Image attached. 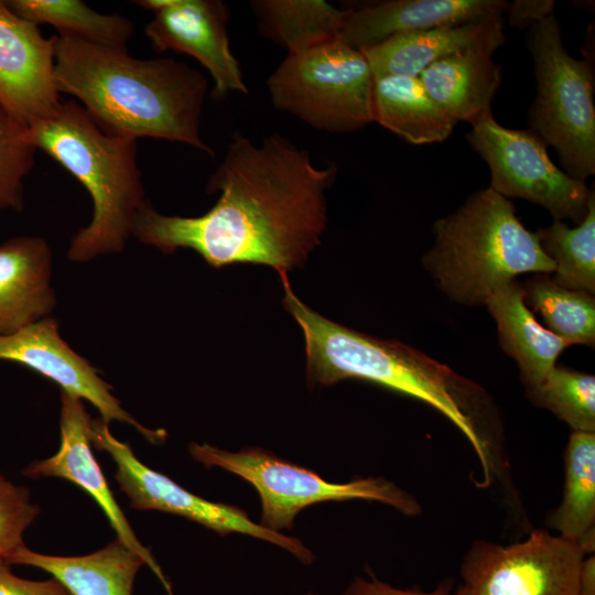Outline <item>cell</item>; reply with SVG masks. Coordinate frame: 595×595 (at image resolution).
<instances>
[{
    "label": "cell",
    "instance_id": "cell-1",
    "mask_svg": "<svg viewBox=\"0 0 595 595\" xmlns=\"http://www.w3.org/2000/svg\"><path fill=\"white\" fill-rule=\"evenodd\" d=\"M338 173L334 162L316 166L307 150L273 133L259 143L236 132L206 191L217 203L197 217L166 216L149 201L133 234L163 253L197 252L214 268L232 263L301 267L327 225L326 191Z\"/></svg>",
    "mask_w": 595,
    "mask_h": 595
},
{
    "label": "cell",
    "instance_id": "cell-2",
    "mask_svg": "<svg viewBox=\"0 0 595 595\" xmlns=\"http://www.w3.org/2000/svg\"><path fill=\"white\" fill-rule=\"evenodd\" d=\"M55 82L108 133L175 141L214 155L201 134L207 79L186 63L57 35Z\"/></svg>",
    "mask_w": 595,
    "mask_h": 595
},
{
    "label": "cell",
    "instance_id": "cell-3",
    "mask_svg": "<svg viewBox=\"0 0 595 595\" xmlns=\"http://www.w3.org/2000/svg\"><path fill=\"white\" fill-rule=\"evenodd\" d=\"M279 275L284 307L304 335L310 382L328 387L345 379L366 380L430 404L466 436L488 474V444L477 421V404L484 396L479 386L412 347L322 316L295 295L288 273Z\"/></svg>",
    "mask_w": 595,
    "mask_h": 595
},
{
    "label": "cell",
    "instance_id": "cell-4",
    "mask_svg": "<svg viewBox=\"0 0 595 595\" xmlns=\"http://www.w3.org/2000/svg\"><path fill=\"white\" fill-rule=\"evenodd\" d=\"M36 150L60 163L89 193L90 223L74 235L68 259L87 262L120 252L148 202L138 164L137 139L102 130L75 101H62L55 113L28 126Z\"/></svg>",
    "mask_w": 595,
    "mask_h": 595
},
{
    "label": "cell",
    "instance_id": "cell-5",
    "mask_svg": "<svg viewBox=\"0 0 595 595\" xmlns=\"http://www.w3.org/2000/svg\"><path fill=\"white\" fill-rule=\"evenodd\" d=\"M434 244L422 263L439 288L464 305L489 296L522 273L549 274L554 263L537 232L528 230L515 205L490 187L472 194L433 225Z\"/></svg>",
    "mask_w": 595,
    "mask_h": 595
},
{
    "label": "cell",
    "instance_id": "cell-6",
    "mask_svg": "<svg viewBox=\"0 0 595 595\" xmlns=\"http://www.w3.org/2000/svg\"><path fill=\"white\" fill-rule=\"evenodd\" d=\"M526 45L537 86L528 130L556 150L565 173L585 182L595 173L593 60L570 55L554 14L528 30Z\"/></svg>",
    "mask_w": 595,
    "mask_h": 595
},
{
    "label": "cell",
    "instance_id": "cell-7",
    "mask_svg": "<svg viewBox=\"0 0 595 595\" xmlns=\"http://www.w3.org/2000/svg\"><path fill=\"white\" fill-rule=\"evenodd\" d=\"M372 79L363 52L335 40L288 53L267 87L278 110L314 129L345 133L372 122Z\"/></svg>",
    "mask_w": 595,
    "mask_h": 595
},
{
    "label": "cell",
    "instance_id": "cell-8",
    "mask_svg": "<svg viewBox=\"0 0 595 595\" xmlns=\"http://www.w3.org/2000/svg\"><path fill=\"white\" fill-rule=\"evenodd\" d=\"M188 451L204 466L223 468L250 483L261 500L260 524L275 532L292 529L299 512L325 501L365 499L389 505L404 515L420 512L413 496L382 477L329 483L260 447L229 452L207 443H192Z\"/></svg>",
    "mask_w": 595,
    "mask_h": 595
},
{
    "label": "cell",
    "instance_id": "cell-9",
    "mask_svg": "<svg viewBox=\"0 0 595 595\" xmlns=\"http://www.w3.org/2000/svg\"><path fill=\"white\" fill-rule=\"evenodd\" d=\"M466 140L487 163L493 191L538 204L554 220L584 219L593 188L560 170L530 130L504 127L491 112L472 125Z\"/></svg>",
    "mask_w": 595,
    "mask_h": 595
},
{
    "label": "cell",
    "instance_id": "cell-10",
    "mask_svg": "<svg viewBox=\"0 0 595 595\" xmlns=\"http://www.w3.org/2000/svg\"><path fill=\"white\" fill-rule=\"evenodd\" d=\"M91 443L99 451L107 452L115 462V479L132 508L182 516L220 536L231 532L248 534L274 543L304 564L314 562V553L299 539L264 528L238 507L198 497L164 474L151 469L134 455L130 445L112 435L108 423L101 419L91 422Z\"/></svg>",
    "mask_w": 595,
    "mask_h": 595
},
{
    "label": "cell",
    "instance_id": "cell-11",
    "mask_svg": "<svg viewBox=\"0 0 595 595\" xmlns=\"http://www.w3.org/2000/svg\"><path fill=\"white\" fill-rule=\"evenodd\" d=\"M585 555L545 530L510 545L479 541L464 559L459 589L463 595H578Z\"/></svg>",
    "mask_w": 595,
    "mask_h": 595
},
{
    "label": "cell",
    "instance_id": "cell-12",
    "mask_svg": "<svg viewBox=\"0 0 595 595\" xmlns=\"http://www.w3.org/2000/svg\"><path fill=\"white\" fill-rule=\"evenodd\" d=\"M136 3L153 12L145 35L154 51L191 55L210 74L213 96L248 94L240 64L228 36L230 11L220 0H140Z\"/></svg>",
    "mask_w": 595,
    "mask_h": 595
},
{
    "label": "cell",
    "instance_id": "cell-13",
    "mask_svg": "<svg viewBox=\"0 0 595 595\" xmlns=\"http://www.w3.org/2000/svg\"><path fill=\"white\" fill-rule=\"evenodd\" d=\"M0 360L21 364L58 385L62 391L94 404L101 420L132 425L150 443H162L163 429L140 424L112 394V387L61 337L58 322L44 317L10 335H0Z\"/></svg>",
    "mask_w": 595,
    "mask_h": 595
},
{
    "label": "cell",
    "instance_id": "cell-14",
    "mask_svg": "<svg viewBox=\"0 0 595 595\" xmlns=\"http://www.w3.org/2000/svg\"><path fill=\"white\" fill-rule=\"evenodd\" d=\"M55 82V36L0 0V106L24 125L52 117L62 104Z\"/></svg>",
    "mask_w": 595,
    "mask_h": 595
},
{
    "label": "cell",
    "instance_id": "cell-15",
    "mask_svg": "<svg viewBox=\"0 0 595 595\" xmlns=\"http://www.w3.org/2000/svg\"><path fill=\"white\" fill-rule=\"evenodd\" d=\"M91 422L83 400L62 391L58 451L48 458L31 463L23 475L30 478L58 477L80 487L101 508L117 539L143 559L167 595H174L159 563L133 532L93 454Z\"/></svg>",
    "mask_w": 595,
    "mask_h": 595
},
{
    "label": "cell",
    "instance_id": "cell-16",
    "mask_svg": "<svg viewBox=\"0 0 595 595\" xmlns=\"http://www.w3.org/2000/svg\"><path fill=\"white\" fill-rule=\"evenodd\" d=\"M506 0H388L344 10L339 40L364 50L393 36L502 17Z\"/></svg>",
    "mask_w": 595,
    "mask_h": 595
},
{
    "label": "cell",
    "instance_id": "cell-17",
    "mask_svg": "<svg viewBox=\"0 0 595 595\" xmlns=\"http://www.w3.org/2000/svg\"><path fill=\"white\" fill-rule=\"evenodd\" d=\"M505 19L495 17L393 36L360 50L372 76L419 77L432 63L466 51L495 53L506 42Z\"/></svg>",
    "mask_w": 595,
    "mask_h": 595
},
{
    "label": "cell",
    "instance_id": "cell-18",
    "mask_svg": "<svg viewBox=\"0 0 595 595\" xmlns=\"http://www.w3.org/2000/svg\"><path fill=\"white\" fill-rule=\"evenodd\" d=\"M52 252L41 237L17 236L0 245V335H10L53 311Z\"/></svg>",
    "mask_w": 595,
    "mask_h": 595
},
{
    "label": "cell",
    "instance_id": "cell-19",
    "mask_svg": "<svg viewBox=\"0 0 595 595\" xmlns=\"http://www.w3.org/2000/svg\"><path fill=\"white\" fill-rule=\"evenodd\" d=\"M487 51H466L441 58L419 76L431 99L456 123L470 125L491 113L502 73Z\"/></svg>",
    "mask_w": 595,
    "mask_h": 595
},
{
    "label": "cell",
    "instance_id": "cell-20",
    "mask_svg": "<svg viewBox=\"0 0 595 595\" xmlns=\"http://www.w3.org/2000/svg\"><path fill=\"white\" fill-rule=\"evenodd\" d=\"M9 564L43 570L72 595H132L136 577L145 565L117 538L93 553L77 556L43 554L24 545Z\"/></svg>",
    "mask_w": 595,
    "mask_h": 595
},
{
    "label": "cell",
    "instance_id": "cell-21",
    "mask_svg": "<svg viewBox=\"0 0 595 595\" xmlns=\"http://www.w3.org/2000/svg\"><path fill=\"white\" fill-rule=\"evenodd\" d=\"M502 349L516 360L527 389L540 385L570 345L543 327L524 301L523 288L510 281L487 300Z\"/></svg>",
    "mask_w": 595,
    "mask_h": 595
},
{
    "label": "cell",
    "instance_id": "cell-22",
    "mask_svg": "<svg viewBox=\"0 0 595 595\" xmlns=\"http://www.w3.org/2000/svg\"><path fill=\"white\" fill-rule=\"evenodd\" d=\"M371 119L410 144L446 140L456 122L429 96L419 77L383 75L372 79Z\"/></svg>",
    "mask_w": 595,
    "mask_h": 595
},
{
    "label": "cell",
    "instance_id": "cell-23",
    "mask_svg": "<svg viewBox=\"0 0 595 595\" xmlns=\"http://www.w3.org/2000/svg\"><path fill=\"white\" fill-rule=\"evenodd\" d=\"M564 461L563 498L548 523L591 554L595 549V433L572 432Z\"/></svg>",
    "mask_w": 595,
    "mask_h": 595
},
{
    "label": "cell",
    "instance_id": "cell-24",
    "mask_svg": "<svg viewBox=\"0 0 595 595\" xmlns=\"http://www.w3.org/2000/svg\"><path fill=\"white\" fill-rule=\"evenodd\" d=\"M250 7L260 34L288 53L339 40L344 10L324 0H253Z\"/></svg>",
    "mask_w": 595,
    "mask_h": 595
},
{
    "label": "cell",
    "instance_id": "cell-25",
    "mask_svg": "<svg viewBox=\"0 0 595 595\" xmlns=\"http://www.w3.org/2000/svg\"><path fill=\"white\" fill-rule=\"evenodd\" d=\"M19 17L39 25H53L58 35L112 46L127 47L134 28L120 14H104L80 0H7Z\"/></svg>",
    "mask_w": 595,
    "mask_h": 595
},
{
    "label": "cell",
    "instance_id": "cell-26",
    "mask_svg": "<svg viewBox=\"0 0 595 595\" xmlns=\"http://www.w3.org/2000/svg\"><path fill=\"white\" fill-rule=\"evenodd\" d=\"M544 252L554 263L552 280L559 285L594 295L595 292V192L591 193L584 219L571 228L560 220L537 231Z\"/></svg>",
    "mask_w": 595,
    "mask_h": 595
},
{
    "label": "cell",
    "instance_id": "cell-27",
    "mask_svg": "<svg viewBox=\"0 0 595 595\" xmlns=\"http://www.w3.org/2000/svg\"><path fill=\"white\" fill-rule=\"evenodd\" d=\"M524 301L539 313L548 329L569 345L595 344L594 295L570 290L540 274L523 286Z\"/></svg>",
    "mask_w": 595,
    "mask_h": 595
},
{
    "label": "cell",
    "instance_id": "cell-28",
    "mask_svg": "<svg viewBox=\"0 0 595 595\" xmlns=\"http://www.w3.org/2000/svg\"><path fill=\"white\" fill-rule=\"evenodd\" d=\"M529 398L567 423L573 432L595 433V377L565 367H554Z\"/></svg>",
    "mask_w": 595,
    "mask_h": 595
},
{
    "label": "cell",
    "instance_id": "cell-29",
    "mask_svg": "<svg viewBox=\"0 0 595 595\" xmlns=\"http://www.w3.org/2000/svg\"><path fill=\"white\" fill-rule=\"evenodd\" d=\"M36 151L28 126L0 106V209L24 208V180L34 166Z\"/></svg>",
    "mask_w": 595,
    "mask_h": 595
},
{
    "label": "cell",
    "instance_id": "cell-30",
    "mask_svg": "<svg viewBox=\"0 0 595 595\" xmlns=\"http://www.w3.org/2000/svg\"><path fill=\"white\" fill-rule=\"evenodd\" d=\"M30 491L10 482L0 473V565L9 564L23 548V536L40 513Z\"/></svg>",
    "mask_w": 595,
    "mask_h": 595
},
{
    "label": "cell",
    "instance_id": "cell-31",
    "mask_svg": "<svg viewBox=\"0 0 595 595\" xmlns=\"http://www.w3.org/2000/svg\"><path fill=\"white\" fill-rule=\"evenodd\" d=\"M11 565H0V595H72L58 581L51 577L33 581L17 576Z\"/></svg>",
    "mask_w": 595,
    "mask_h": 595
},
{
    "label": "cell",
    "instance_id": "cell-32",
    "mask_svg": "<svg viewBox=\"0 0 595 595\" xmlns=\"http://www.w3.org/2000/svg\"><path fill=\"white\" fill-rule=\"evenodd\" d=\"M552 0H515L508 2L506 12L510 26L519 30H529L534 24L554 14Z\"/></svg>",
    "mask_w": 595,
    "mask_h": 595
},
{
    "label": "cell",
    "instance_id": "cell-33",
    "mask_svg": "<svg viewBox=\"0 0 595 595\" xmlns=\"http://www.w3.org/2000/svg\"><path fill=\"white\" fill-rule=\"evenodd\" d=\"M343 595H463L461 589L451 593V587L440 585L433 592H421L416 589H401L379 581L371 574V578L363 577L353 581Z\"/></svg>",
    "mask_w": 595,
    "mask_h": 595
},
{
    "label": "cell",
    "instance_id": "cell-34",
    "mask_svg": "<svg viewBox=\"0 0 595 595\" xmlns=\"http://www.w3.org/2000/svg\"><path fill=\"white\" fill-rule=\"evenodd\" d=\"M578 595H595V558H584L578 577Z\"/></svg>",
    "mask_w": 595,
    "mask_h": 595
},
{
    "label": "cell",
    "instance_id": "cell-35",
    "mask_svg": "<svg viewBox=\"0 0 595 595\" xmlns=\"http://www.w3.org/2000/svg\"><path fill=\"white\" fill-rule=\"evenodd\" d=\"M307 595H316V594L310 593V594H307Z\"/></svg>",
    "mask_w": 595,
    "mask_h": 595
}]
</instances>
